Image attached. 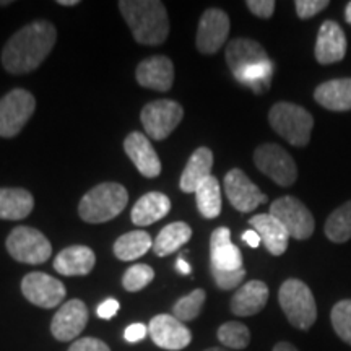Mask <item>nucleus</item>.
I'll use <instances>...</instances> for the list:
<instances>
[{
    "label": "nucleus",
    "mask_w": 351,
    "mask_h": 351,
    "mask_svg": "<svg viewBox=\"0 0 351 351\" xmlns=\"http://www.w3.org/2000/svg\"><path fill=\"white\" fill-rule=\"evenodd\" d=\"M278 301L293 327L309 330L317 319V306L311 288L304 282L289 278L280 287Z\"/></svg>",
    "instance_id": "20e7f679"
},
{
    "label": "nucleus",
    "mask_w": 351,
    "mask_h": 351,
    "mask_svg": "<svg viewBox=\"0 0 351 351\" xmlns=\"http://www.w3.org/2000/svg\"><path fill=\"white\" fill-rule=\"evenodd\" d=\"M319 64L328 65L340 62L346 54V38L339 23L328 20L319 28L317 41L314 49Z\"/></svg>",
    "instance_id": "a211bd4d"
},
{
    "label": "nucleus",
    "mask_w": 351,
    "mask_h": 351,
    "mask_svg": "<svg viewBox=\"0 0 351 351\" xmlns=\"http://www.w3.org/2000/svg\"><path fill=\"white\" fill-rule=\"evenodd\" d=\"M153 278H155V270L150 265L137 263V265H132L125 271L124 278H122V285H124L127 291L137 293L140 289L147 288L153 282Z\"/></svg>",
    "instance_id": "c9c22d12"
},
{
    "label": "nucleus",
    "mask_w": 351,
    "mask_h": 351,
    "mask_svg": "<svg viewBox=\"0 0 351 351\" xmlns=\"http://www.w3.org/2000/svg\"><path fill=\"white\" fill-rule=\"evenodd\" d=\"M271 75H274V64H271V60H267V62L251 65V67L241 70L239 73H236L234 78L244 86L251 88L254 93H263L270 86Z\"/></svg>",
    "instance_id": "2f4dec72"
},
{
    "label": "nucleus",
    "mask_w": 351,
    "mask_h": 351,
    "mask_svg": "<svg viewBox=\"0 0 351 351\" xmlns=\"http://www.w3.org/2000/svg\"><path fill=\"white\" fill-rule=\"evenodd\" d=\"M269 122L276 134L295 147H306L311 140L314 119L304 108L293 103H276L269 112Z\"/></svg>",
    "instance_id": "39448f33"
},
{
    "label": "nucleus",
    "mask_w": 351,
    "mask_h": 351,
    "mask_svg": "<svg viewBox=\"0 0 351 351\" xmlns=\"http://www.w3.org/2000/svg\"><path fill=\"white\" fill-rule=\"evenodd\" d=\"M88 324L85 302L72 300L60 306L51 322V332L59 341H72L83 332Z\"/></svg>",
    "instance_id": "2eb2a0df"
},
{
    "label": "nucleus",
    "mask_w": 351,
    "mask_h": 351,
    "mask_svg": "<svg viewBox=\"0 0 351 351\" xmlns=\"http://www.w3.org/2000/svg\"><path fill=\"white\" fill-rule=\"evenodd\" d=\"M269 56L257 41L249 38H236L226 46V64L231 69L232 75L239 73L241 70L267 62Z\"/></svg>",
    "instance_id": "aec40b11"
},
{
    "label": "nucleus",
    "mask_w": 351,
    "mask_h": 351,
    "mask_svg": "<svg viewBox=\"0 0 351 351\" xmlns=\"http://www.w3.org/2000/svg\"><path fill=\"white\" fill-rule=\"evenodd\" d=\"M245 5H247L249 10H251L256 16H258V19L267 20L274 15L276 3L274 0H247Z\"/></svg>",
    "instance_id": "58836bf2"
},
{
    "label": "nucleus",
    "mask_w": 351,
    "mask_h": 351,
    "mask_svg": "<svg viewBox=\"0 0 351 351\" xmlns=\"http://www.w3.org/2000/svg\"><path fill=\"white\" fill-rule=\"evenodd\" d=\"M8 3H12L10 0H3V2H0V5H8Z\"/></svg>",
    "instance_id": "8fccbe9b"
},
{
    "label": "nucleus",
    "mask_w": 351,
    "mask_h": 351,
    "mask_svg": "<svg viewBox=\"0 0 351 351\" xmlns=\"http://www.w3.org/2000/svg\"><path fill=\"white\" fill-rule=\"evenodd\" d=\"M243 241H245V243H247V245H251L252 249H256V247H258V245H261V236L257 234L256 231L254 230H247L243 234Z\"/></svg>",
    "instance_id": "37998d69"
},
{
    "label": "nucleus",
    "mask_w": 351,
    "mask_h": 351,
    "mask_svg": "<svg viewBox=\"0 0 351 351\" xmlns=\"http://www.w3.org/2000/svg\"><path fill=\"white\" fill-rule=\"evenodd\" d=\"M56 38V26L46 20H38L23 26L3 46V69L13 75L33 72L49 56Z\"/></svg>",
    "instance_id": "f257e3e1"
},
{
    "label": "nucleus",
    "mask_w": 351,
    "mask_h": 351,
    "mask_svg": "<svg viewBox=\"0 0 351 351\" xmlns=\"http://www.w3.org/2000/svg\"><path fill=\"white\" fill-rule=\"evenodd\" d=\"M138 85L155 91H169L174 83V65L169 57L153 56L142 60L135 72Z\"/></svg>",
    "instance_id": "f3484780"
},
{
    "label": "nucleus",
    "mask_w": 351,
    "mask_h": 351,
    "mask_svg": "<svg viewBox=\"0 0 351 351\" xmlns=\"http://www.w3.org/2000/svg\"><path fill=\"white\" fill-rule=\"evenodd\" d=\"M197 208L204 218L213 219L221 213V189L217 178L210 176L195 191Z\"/></svg>",
    "instance_id": "c756f323"
},
{
    "label": "nucleus",
    "mask_w": 351,
    "mask_h": 351,
    "mask_svg": "<svg viewBox=\"0 0 351 351\" xmlns=\"http://www.w3.org/2000/svg\"><path fill=\"white\" fill-rule=\"evenodd\" d=\"M150 247V234H148L147 231L137 230L125 232L124 236H121V238L116 241V244H114V254H116V257L119 258V261H137L138 257L145 256Z\"/></svg>",
    "instance_id": "c85d7f7f"
},
{
    "label": "nucleus",
    "mask_w": 351,
    "mask_h": 351,
    "mask_svg": "<svg viewBox=\"0 0 351 351\" xmlns=\"http://www.w3.org/2000/svg\"><path fill=\"white\" fill-rule=\"evenodd\" d=\"M192 238V230L187 223L184 221H176L171 225L165 226L160 231V234L156 236L155 243H153V249H155L156 256L166 257L171 256L178 251L181 245H184L187 241Z\"/></svg>",
    "instance_id": "cd10ccee"
},
{
    "label": "nucleus",
    "mask_w": 351,
    "mask_h": 351,
    "mask_svg": "<svg viewBox=\"0 0 351 351\" xmlns=\"http://www.w3.org/2000/svg\"><path fill=\"white\" fill-rule=\"evenodd\" d=\"M129 194L117 182H104L82 197L78 213L86 223H106L116 218L127 207Z\"/></svg>",
    "instance_id": "7ed1b4c3"
},
{
    "label": "nucleus",
    "mask_w": 351,
    "mask_h": 351,
    "mask_svg": "<svg viewBox=\"0 0 351 351\" xmlns=\"http://www.w3.org/2000/svg\"><path fill=\"white\" fill-rule=\"evenodd\" d=\"M171 210V200L163 192H148L135 202L130 218L135 226H148L165 218Z\"/></svg>",
    "instance_id": "393cba45"
},
{
    "label": "nucleus",
    "mask_w": 351,
    "mask_h": 351,
    "mask_svg": "<svg viewBox=\"0 0 351 351\" xmlns=\"http://www.w3.org/2000/svg\"><path fill=\"white\" fill-rule=\"evenodd\" d=\"M249 225L254 228V231L261 236V241L267 247L271 256H282L288 249L289 234L285 230V226L270 213L256 215L249 219Z\"/></svg>",
    "instance_id": "4be33fe9"
},
{
    "label": "nucleus",
    "mask_w": 351,
    "mask_h": 351,
    "mask_svg": "<svg viewBox=\"0 0 351 351\" xmlns=\"http://www.w3.org/2000/svg\"><path fill=\"white\" fill-rule=\"evenodd\" d=\"M57 3L65 7H73V5H78V0H57Z\"/></svg>",
    "instance_id": "49530a36"
},
{
    "label": "nucleus",
    "mask_w": 351,
    "mask_h": 351,
    "mask_svg": "<svg viewBox=\"0 0 351 351\" xmlns=\"http://www.w3.org/2000/svg\"><path fill=\"white\" fill-rule=\"evenodd\" d=\"M326 236L332 243H346L351 239V200L332 212L326 221Z\"/></svg>",
    "instance_id": "7c9ffc66"
},
{
    "label": "nucleus",
    "mask_w": 351,
    "mask_h": 351,
    "mask_svg": "<svg viewBox=\"0 0 351 351\" xmlns=\"http://www.w3.org/2000/svg\"><path fill=\"white\" fill-rule=\"evenodd\" d=\"M36 99L23 88H15L0 99V137L13 138L32 119Z\"/></svg>",
    "instance_id": "423d86ee"
},
{
    "label": "nucleus",
    "mask_w": 351,
    "mask_h": 351,
    "mask_svg": "<svg viewBox=\"0 0 351 351\" xmlns=\"http://www.w3.org/2000/svg\"><path fill=\"white\" fill-rule=\"evenodd\" d=\"M210 271H212V276L215 283H217V287L219 289H225V291L239 287L245 276V269L239 271H218V270H210Z\"/></svg>",
    "instance_id": "e433bc0d"
},
{
    "label": "nucleus",
    "mask_w": 351,
    "mask_h": 351,
    "mask_svg": "<svg viewBox=\"0 0 351 351\" xmlns=\"http://www.w3.org/2000/svg\"><path fill=\"white\" fill-rule=\"evenodd\" d=\"M96 256L86 245H70L57 254L54 270L64 276H83L93 270Z\"/></svg>",
    "instance_id": "5701e85b"
},
{
    "label": "nucleus",
    "mask_w": 351,
    "mask_h": 351,
    "mask_svg": "<svg viewBox=\"0 0 351 351\" xmlns=\"http://www.w3.org/2000/svg\"><path fill=\"white\" fill-rule=\"evenodd\" d=\"M176 269L181 271L182 275H189V274H191V271H192L191 265H189V263H187L186 261H184L182 257H179L178 262H176Z\"/></svg>",
    "instance_id": "c03bdc74"
},
{
    "label": "nucleus",
    "mask_w": 351,
    "mask_h": 351,
    "mask_svg": "<svg viewBox=\"0 0 351 351\" xmlns=\"http://www.w3.org/2000/svg\"><path fill=\"white\" fill-rule=\"evenodd\" d=\"M332 327L340 340L351 346V300H343L333 306L332 314Z\"/></svg>",
    "instance_id": "f704fd0d"
},
{
    "label": "nucleus",
    "mask_w": 351,
    "mask_h": 351,
    "mask_svg": "<svg viewBox=\"0 0 351 351\" xmlns=\"http://www.w3.org/2000/svg\"><path fill=\"white\" fill-rule=\"evenodd\" d=\"M21 293L32 304L52 309L64 301L67 291L60 280L43 271H32L21 280Z\"/></svg>",
    "instance_id": "9b49d317"
},
{
    "label": "nucleus",
    "mask_w": 351,
    "mask_h": 351,
    "mask_svg": "<svg viewBox=\"0 0 351 351\" xmlns=\"http://www.w3.org/2000/svg\"><path fill=\"white\" fill-rule=\"evenodd\" d=\"M69 351H111L109 346L98 339H93V337H85V339H80L73 341V345L70 346Z\"/></svg>",
    "instance_id": "ea45409f"
},
{
    "label": "nucleus",
    "mask_w": 351,
    "mask_h": 351,
    "mask_svg": "<svg viewBox=\"0 0 351 351\" xmlns=\"http://www.w3.org/2000/svg\"><path fill=\"white\" fill-rule=\"evenodd\" d=\"M269 301V287L261 280H252L243 285L231 298V313L238 317L256 315Z\"/></svg>",
    "instance_id": "412c9836"
},
{
    "label": "nucleus",
    "mask_w": 351,
    "mask_h": 351,
    "mask_svg": "<svg viewBox=\"0 0 351 351\" xmlns=\"http://www.w3.org/2000/svg\"><path fill=\"white\" fill-rule=\"evenodd\" d=\"M205 300H207V295H205L204 289H194V291L182 296L181 300L176 302L173 307V315L181 322H191V320L199 317Z\"/></svg>",
    "instance_id": "72a5a7b5"
},
{
    "label": "nucleus",
    "mask_w": 351,
    "mask_h": 351,
    "mask_svg": "<svg viewBox=\"0 0 351 351\" xmlns=\"http://www.w3.org/2000/svg\"><path fill=\"white\" fill-rule=\"evenodd\" d=\"M296 13L301 20H307L317 15L328 7V0H298L295 3Z\"/></svg>",
    "instance_id": "4c0bfd02"
},
{
    "label": "nucleus",
    "mask_w": 351,
    "mask_h": 351,
    "mask_svg": "<svg viewBox=\"0 0 351 351\" xmlns=\"http://www.w3.org/2000/svg\"><path fill=\"white\" fill-rule=\"evenodd\" d=\"M345 19H346V21H348V23L351 25V2L348 3V5H346V10H345Z\"/></svg>",
    "instance_id": "de8ad7c7"
},
{
    "label": "nucleus",
    "mask_w": 351,
    "mask_h": 351,
    "mask_svg": "<svg viewBox=\"0 0 351 351\" xmlns=\"http://www.w3.org/2000/svg\"><path fill=\"white\" fill-rule=\"evenodd\" d=\"M34 199L26 189H0V219H23L33 212Z\"/></svg>",
    "instance_id": "bb28decb"
},
{
    "label": "nucleus",
    "mask_w": 351,
    "mask_h": 351,
    "mask_svg": "<svg viewBox=\"0 0 351 351\" xmlns=\"http://www.w3.org/2000/svg\"><path fill=\"white\" fill-rule=\"evenodd\" d=\"M225 192L230 204L241 213L254 212L258 205L267 202V195L238 168L225 176Z\"/></svg>",
    "instance_id": "ddd939ff"
},
{
    "label": "nucleus",
    "mask_w": 351,
    "mask_h": 351,
    "mask_svg": "<svg viewBox=\"0 0 351 351\" xmlns=\"http://www.w3.org/2000/svg\"><path fill=\"white\" fill-rule=\"evenodd\" d=\"M254 163L269 176L271 181L282 187L293 186L298 178V168L295 160L287 150L276 143H263L254 153Z\"/></svg>",
    "instance_id": "1a4fd4ad"
},
{
    "label": "nucleus",
    "mask_w": 351,
    "mask_h": 351,
    "mask_svg": "<svg viewBox=\"0 0 351 351\" xmlns=\"http://www.w3.org/2000/svg\"><path fill=\"white\" fill-rule=\"evenodd\" d=\"M314 99L328 111H350L351 109V78H337L315 88Z\"/></svg>",
    "instance_id": "a878e982"
},
{
    "label": "nucleus",
    "mask_w": 351,
    "mask_h": 351,
    "mask_svg": "<svg viewBox=\"0 0 351 351\" xmlns=\"http://www.w3.org/2000/svg\"><path fill=\"white\" fill-rule=\"evenodd\" d=\"M117 311H119V301L109 298V300L103 301L98 306V309H96V314H98V317L108 320V319L114 317V315L117 314Z\"/></svg>",
    "instance_id": "79ce46f5"
},
{
    "label": "nucleus",
    "mask_w": 351,
    "mask_h": 351,
    "mask_svg": "<svg viewBox=\"0 0 351 351\" xmlns=\"http://www.w3.org/2000/svg\"><path fill=\"white\" fill-rule=\"evenodd\" d=\"M243 256L238 245L231 243V231L226 226L217 228L210 238V270H243Z\"/></svg>",
    "instance_id": "dca6fc26"
},
{
    "label": "nucleus",
    "mask_w": 351,
    "mask_h": 351,
    "mask_svg": "<svg viewBox=\"0 0 351 351\" xmlns=\"http://www.w3.org/2000/svg\"><path fill=\"white\" fill-rule=\"evenodd\" d=\"M7 251L21 263L38 265L47 262L52 254V245L41 231L32 226L15 228L5 241Z\"/></svg>",
    "instance_id": "0eeeda50"
},
{
    "label": "nucleus",
    "mask_w": 351,
    "mask_h": 351,
    "mask_svg": "<svg viewBox=\"0 0 351 351\" xmlns=\"http://www.w3.org/2000/svg\"><path fill=\"white\" fill-rule=\"evenodd\" d=\"M124 150L130 158L135 168L145 178H156L161 173V161L158 158L155 148L152 147L150 140L140 132H132L124 140Z\"/></svg>",
    "instance_id": "6ab92c4d"
},
{
    "label": "nucleus",
    "mask_w": 351,
    "mask_h": 351,
    "mask_svg": "<svg viewBox=\"0 0 351 351\" xmlns=\"http://www.w3.org/2000/svg\"><path fill=\"white\" fill-rule=\"evenodd\" d=\"M205 351H230V350L219 348V346H215V348H208V350H205Z\"/></svg>",
    "instance_id": "09e8293b"
},
{
    "label": "nucleus",
    "mask_w": 351,
    "mask_h": 351,
    "mask_svg": "<svg viewBox=\"0 0 351 351\" xmlns=\"http://www.w3.org/2000/svg\"><path fill=\"white\" fill-rule=\"evenodd\" d=\"M271 351H300V350H298L295 345L288 343V341H280V343H276L274 346V350Z\"/></svg>",
    "instance_id": "a18cd8bd"
},
{
    "label": "nucleus",
    "mask_w": 351,
    "mask_h": 351,
    "mask_svg": "<svg viewBox=\"0 0 351 351\" xmlns=\"http://www.w3.org/2000/svg\"><path fill=\"white\" fill-rule=\"evenodd\" d=\"M148 333L152 335L153 343L169 351L184 350L192 341V332L184 326V322L169 314L155 315L150 320Z\"/></svg>",
    "instance_id": "4468645a"
},
{
    "label": "nucleus",
    "mask_w": 351,
    "mask_h": 351,
    "mask_svg": "<svg viewBox=\"0 0 351 351\" xmlns=\"http://www.w3.org/2000/svg\"><path fill=\"white\" fill-rule=\"evenodd\" d=\"M219 343L230 350H244L251 341V332L241 322H226L218 328Z\"/></svg>",
    "instance_id": "473e14b6"
},
{
    "label": "nucleus",
    "mask_w": 351,
    "mask_h": 351,
    "mask_svg": "<svg viewBox=\"0 0 351 351\" xmlns=\"http://www.w3.org/2000/svg\"><path fill=\"white\" fill-rule=\"evenodd\" d=\"M119 10L137 43L160 46L168 39V12L160 0H121Z\"/></svg>",
    "instance_id": "f03ea898"
},
{
    "label": "nucleus",
    "mask_w": 351,
    "mask_h": 351,
    "mask_svg": "<svg viewBox=\"0 0 351 351\" xmlns=\"http://www.w3.org/2000/svg\"><path fill=\"white\" fill-rule=\"evenodd\" d=\"M212 168H213V153L207 147H200L192 153V156L189 158L186 168L182 171L181 176V191L186 192V194H191V192H195L197 187L200 186L202 182L207 181V179L212 176Z\"/></svg>",
    "instance_id": "b1692460"
},
{
    "label": "nucleus",
    "mask_w": 351,
    "mask_h": 351,
    "mask_svg": "<svg viewBox=\"0 0 351 351\" xmlns=\"http://www.w3.org/2000/svg\"><path fill=\"white\" fill-rule=\"evenodd\" d=\"M184 117V109L179 103L171 99H160L148 103L142 109L140 119L148 137L153 140L168 138Z\"/></svg>",
    "instance_id": "9d476101"
},
{
    "label": "nucleus",
    "mask_w": 351,
    "mask_h": 351,
    "mask_svg": "<svg viewBox=\"0 0 351 351\" xmlns=\"http://www.w3.org/2000/svg\"><path fill=\"white\" fill-rule=\"evenodd\" d=\"M230 16L225 10L219 8L205 10L197 29V49L202 54H215L221 49L230 34Z\"/></svg>",
    "instance_id": "f8f14e48"
},
{
    "label": "nucleus",
    "mask_w": 351,
    "mask_h": 351,
    "mask_svg": "<svg viewBox=\"0 0 351 351\" xmlns=\"http://www.w3.org/2000/svg\"><path fill=\"white\" fill-rule=\"evenodd\" d=\"M270 215L282 223L285 230L288 231L289 238L304 241L313 236L315 228L313 213L295 197L285 195L271 202Z\"/></svg>",
    "instance_id": "6e6552de"
},
{
    "label": "nucleus",
    "mask_w": 351,
    "mask_h": 351,
    "mask_svg": "<svg viewBox=\"0 0 351 351\" xmlns=\"http://www.w3.org/2000/svg\"><path fill=\"white\" fill-rule=\"evenodd\" d=\"M147 333H148V327L137 322V324H132V326L125 328L124 337L129 343H137V341L143 340L145 337H147Z\"/></svg>",
    "instance_id": "a19ab883"
}]
</instances>
